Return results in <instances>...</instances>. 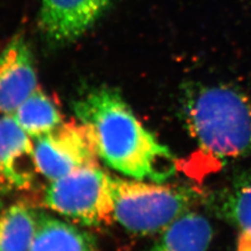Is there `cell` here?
Wrapping results in <instances>:
<instances>
[{
  "instance_id": "cell-1",
  "label": "cell",
  "mask_w": 251,
  "mask_h": 251,
  "mask_svg": "<svg viewBox=\"0 0 251 251\" xmlns=\"http://www.w3.org/2000/svg\"><path fill=\"white\" fill-rule=\"evenodd\" d=\"M74 111L108 167L125 176L154 182L164 181L175 173V157L145 128L116 89L92 88L75 101Z\"/></svg>"
},
{
  "instance_id": "cell-2",
  "label": "cell",
  "mask_w": 251,
  "mask_h": 251,
  "mask_svg": "<svg viewBox=\"0 0 251 251\" xmlns=\"http://www.w3.org/2000/svg\"><path fill=\"white\" fill-rule=\"evenodd\" d=\"M184 125L201 150L218 159L251 153V100L227 86L187 90L181 101Z\"/></svg>"
},
{
  "instance_id": "cell-3",
  "label": "cell",
  "mask_w": 251,
  "mask_h": 251,
  "mask_svg": "<svg viewBox=\"0 0 251 251\" xmlns=\"http://www.w3.org/2000/svg\"><path fill=\"white\" fill-rule=\"evenodd\" d=\"M114 219L136 234L163 231L187 213L195 192L186 187L145 182V180L112 178Z\"/></svg>"
},
{
  "instance_id": "cell-4",
  "label": "cell",
  "mask_w": 251,
  "mask_h": 251,
  "mask_svg": "<svg viewBox=\"0 0 251 251\" xmlns=\"http://www.w3.org/2000/svg\"><path fill=\"white\" fill-rule=\"evenodd\" d=\"M44 203L61 216L83 225L103 226L115 220L112 177L99 164L52 180L45 191Z\"/></svg>"
},
{
  "instance_id": "cell-5",
  "label": "cell",
  "mask_w": 251,
  "mask_h": 251,
  "mask_svg": "<svg viewBox=\"0 0 251 251\" xmlns=\"http://www.w3.org/2000/svg\"><path fill=\"white\" fill-rule=\"evenodd\" d=\"M34 148L39 174L50 181L99 164L96 145L80 121L63 122L49 134L35 139Z\"/></svg>"
},
{
  "instance_id": "cell-6",
  "label": "cell",
  "mask_w": 251,
  "mask_h": 251,
  "mask_svg": "<svg viewBox=\"0 0 251 251\" xmlns=\"http://www.w3.org/2000/svg\"><path fill=\"white\" fill-rule=\"evenodd\" d=\"M111 0H41L39 27L51 44L64 45L88 31Z\"/></svg>"
},
{
  "instance_id": "cell-7",
  "label": "cell",
  "mask_w": 251,
  "mask_h": 251,
  "mask_svg": "<svg viewBox=\"0 0 251 251\" xmlns=\"http://www.w3.org/2000/svg\"><path fill=\"white\" fill-rule=\"evenodd\" d=\"M38 88L30 47L25 36L16 34L0 54V114H12Z\"/></svg>"
},
{
  "instance_id": "cell-8",
  "label": "cell",
  "mask_w": 251,
  "mask_h": 251,
  "mask_svg": "<svg viewBox=\"0 0 251 251\" xmlns=\"http://www.w3.org/2000/svg\"><path fill=\"white\" fill-rule=\"evenodd\" d=\"M12 114H0V171L18 190H28L39 174L33 140Z\"/></svg>"
},
{
  "instance_id": "cell-9",
  "label": "cell",
  "mask_w": 251,
  "mask_h": 251,
  "mask_svg": "<svg viewBox=\"0 0 251 251\" xmlns=\"http://www.w3.org/2000/svg\"><path fill=\"white\" fill-rule=\"evenodd\" d=\"M29 251H100L89 232L64 220L39 215L35 238Z\"/></svg>"
},
{
  "instance_id": "cell-10",
  "label": "cell",
  "mask_w": 251,
  "mask_h": 251,
  "mask_svg": "<svg viewBox=\"0 0 251 251\" xmlns=\"http://www.w3.org/2000/svg\"><path fill=\"white\" fill-rule=\"evenodd\" d=\"M213 228L206 218L186 213L162 231L147 251H207Z\"/></svg>"
},
{
  "instance_id": "cell-11",
  "label": "cell",
  "mask_w": 251,
  "mask_h": 251,
  "mask_svg": "<svg viewBox=\"0 0 251 251\" xmlns=\"http://www.w3.org/2000/svg\"><path fill=\"white\" fill-rule=\"evenodd\" d=\"M12 115L33 139L49 134L64 122L57 104L40 87L21 103Z\"/></svg>"
},
{
  "instance_id": "cell-12",
  "label": "cell",
  "mask_w": 251,
  "mask_h": 251,
  "mask_svg": "<svg viewBox=\"0 0 251 251\" xmlns=\"http://www.w3.org/2000/svg\"><path fill=\"white\" fill-rule=\"evenodd\" d=\"M39 215L23 203L0 213V251H29L37 230Z\"/></svg>"
},
{
  "instance_id": "cell-13",
  "label": "cell",
  "mask_w": 251,
  "mask_h": 251,
  "mask_svg": "<svg viewBox=\"0 0 251 251\" xmlns=\"http://www.w3.org/2000/svg\"><path fill=\"white\" fill-rule=\"evenodd\" d=\"M217 213L243 231L251 232V175L238 178L214 201Z\"/></svg>"
},
{
  "instance_id": "cell-14",
  "label": "cell",
  "mask_w": 251,
  "mask_h": 251,
  "mask_svg": "<svg viewBox=\"0 0 251 251\" xmlns=\"http://www.w3.org/2000/svg\"><path fill=\"white\" fill-rule=\"evenodd\" d=\"M237 251H251V232L243 231L238 241Z\"/></svg>"
},
{
  "instance_id": "cell-15",
  "label": "cell",
  "mask_w": 251,
  "mask_h": 251,
  "mask_svg": "<svg viewBox=\"0 0 251 251\" xmlns=\"http://www.w3.org/2000/svg\"><path fill=\"white\" fill-rule=\"evenodd\" d=\"M12 188V185L7 181L4 175L2 174V172L0 171V198L4 196L7 192H10Z\"/></svg>"
}]
</instances>
